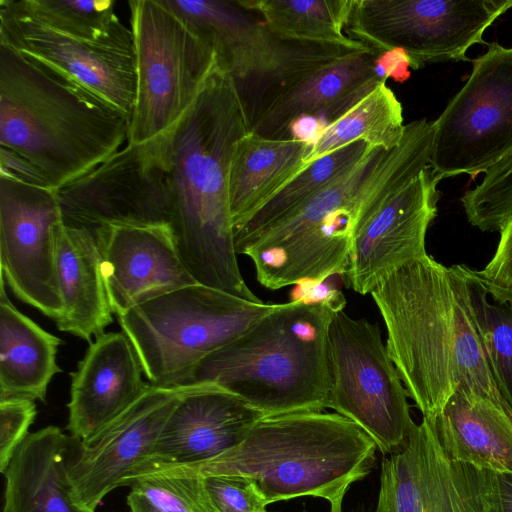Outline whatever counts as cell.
<instances>
[{
	"instance_id": "obj_1",
	"label": "cell",
	"mask_w": 512,
	"mask_h": 512,
	"mask_svg": "<svg viewBox=\"0 0 512 512\" xmlns=\"http://www.w3.org/2000/svg\"><path fill=\"white\" fill-rule=\"evenodd\" d=\"M250 124L231 75L215 58L195 101L162 136L175 247L203 285L262 302L239 270L228 181L236 143Z\"/></svg>"
},
{
	"instance_id": "obj_2",
	"label": "cell",
	"mask_w": 512,
	"mask_h": 512,
	"mask_svg": "<svg viewBox=\"0 0 512 512\" xmlns=\"http://www.w3.org/2000/svg\"><path fill=\"white\" fill-rule=\"evenodd\" d=\"M369 294L385 323L388 355L423 417L439 415L456 391L508 403L452 266L426 254L385 275Z\"/></svg>"
},
{
	"instance_id": "obj_3",
	"label": "cell",
	"mask_w": 512,
	"mask_h": 512,
	"mask_svg": "<svg viewBox=\"0 0 512 512\" xmlns=\"http://www.w3.org/2000/svg\"><path fill=\"white\" fill-rule=\"evenodd\" d=\"M129 119L0 43V149L56 191L119 151Z\"/></svg>"
},
{
	"instance_id": "obj_4",
	"label": "cell",
	"mask_w": 512,
	"mask_h": 512,
	"mask_svg": "<svg viewBox=\"0 0 512 512\" xmlns=\"http://www.w3.org/2000/svg\"><path fill=\"white\" fill-rule=\"evenodd\" d=\"M376 449L374 440L348 418L301 411L261 418L237 446L216 458L152 474L240 476L254 483L268 505L304 496L331 503L371 472Z\"/></svg>"
},
{
	"instance_id": "obj_5",
	"label": "cell",
	"mask_w": 512,
	"mask_h": 512,
	"mask_svg": "<svg viewBox=\"0 0 512 512\" xmlns=\"http://www.w3.org/2000/svg\"><path fill=\"white\" fill-rule=\"evenodd\" d=\"M337 311L324 302L276 304L201 360L184 386L216 385L264 416L322 411L331 384L328 329Z\"/></svg>"
},
{
	"instance_id": "obj_6",
	"label": "cell",
	"mask_w": 512,
	"mask_h": 512,
	"mask_svg": "<svg viewBox=\"0 0 512 512\" xmlns=\"http://www.w3.org/2000/svg\"><path fill=\"white\" fill-rule=\"evenodd\" d=\"M213 48L235 83L250 129L265 108L306 75L365 46L282 36L241 0H164Z\"/></svg>"
},
{
	"instance_id": "obj_7",
	"label": "cell",
	"mask_w": 512,
	"mask_h": 512,
	"mask_svg": "<svg viewBox=\"0 0 512 512\" xmlns=\"http://www.w3.org/2000/svg\"><path fill=\"white\" fill-rule=\"evenodd\" d=\"M386 152L370 146L335 181L237 250L252 260L262 286L277 290L345 274L359 209Z\"/></svg>"
},
{
	"instance_id": "obj_8",
	"label": "cell",
	"mask_w": 512,
	"mask_h": 512,
	"mask_svg": "<svg viewBox=\"0 0 512 512\" xmlns=\"http://www.w3.org/2000/svg\"><path fill=\"white\" fill-rule=\"evenodd\" d=\"M276 304L251 302L195 283L117 316L151 385L184 386L197 364L230 343Z\"/></svg>"
},
{
	"instance_id": "obj_9",
	"label": "cell",
	"mask_w": 512,
	"mask_h": 512,
	"mask_svg": "<svg viewBox=\"0 0 512 512\" xmlns=\"http://www.w3.org/2000/svg\"><path fill=\"white\" fill-rule=\"evenodd\" d=\"M136 68L128 144L164 136L195 101L212 65V46L164 0H130Z\"/></svg>"
},
{
	"instance_id": "obj_10",
	"label": "cell",
	"mask_w": 512,
	"mask_h": 512,
	"mask_svg": "<svg viewBox=\"0 0 512 512\" xmlns=\"http://www.w3.org/2000/svg\"><path fill=\"white\" fill-rule=\"evenodd\" d=\"M512 0H352L345 31L376 54L402 51L413 69L471 61L467 51Z\"/></svg>"
},
{
	"instance_id": "obj_11",
	"label": "cell",
	"mask_w": 512,
	"mask_h": 512,
	"mask_svg": "<svg viewBox=\"0 0 512 512\" xmlns=\"http://www.w3.org/2000/svg\"><path fill=\"white\" fill-rule=\"evenodd\" d=\"M328 347V408L356 423L384 456L402 449L417 424L378 324L337 311L329 325Z\"/></svg>"
},
{
	"instance_id": "obj_12",
	"label": "cell",
	"mask_w": 512,
	"mask_h": 512,
	"mask_svg": "<svg viewBox=\"0 0 512 512\" xmlns=\"http://www.w3.org/2000/svg\"><path fill=\"white\" fill-rule=\"evenodd\" d=\"M487 47L471 60L467 81L432 122L430 167L441 180L475 178L512 151V47Z\"/></svg>"
},
{
	"instance_id": "obj_13",
	"label": "cell",
	"mask_w": 512,
	"mask_h": 512,
	"mask_svg": "<svg viewBox=\"0 0 512 512\" xmlns=\"http://www.w3.org/2000/svg\"><path fill=\"white\" fill-rule=\"evenodd\" d=\"M62 221L75 227L169 226L171 195L162 137L128 144L54 191Z\"/></svg>"
},
{
	"instance_id": "obj_14",
	"label": "cell",
	"mask_w": 512,
	"mask_h": 512,
	"mask_svg": "<svg viewBox=\"0 0 512 512\" xmlns=\"http://www.w3.org/2000/svg\"><path fill=\"white\" fill-rule=\"evenodd\" d=\"M0 43L85 89L129 120L136 92L131 29L86 41L59 33L0 1ZM130 122V121H129Z\"/></svg>"
},
{
	"instance_id": "obj_15",
	"label": "cell",
	"mask_w": 512,
	"mask_h": 512,
	"mask_svg": "<svg viewBox=\"0 0 512 512\" xmlns=\"http://www.w3.org/2000/svg\"><path fill=\"white\" fill-rule=\"evenodd\" d=\"M375 512H494L492 472L451 459L423 417L402 449L383 457Z\"/></svg>"
},
{
	"instance_id": "obj_16",
	"label": "cell",
	"mask_w": 512,
	"mask_h": 512,
	"mask_svg": "<svg viewBox=\"0 0 512 512\" xmlns=\"http://www.w3.org/2000/svg\"><path fill=\"white\" fill-rule=\"evenodd\" d=\"M62 223L54 191L0 174L1 277L54 321L63 314L56 266Z\"/></svg>"
},
{
	"instance_id": "obj_17",
	"label": "cell",
	"mask_w": 512,
	"mask_h": 512,
	"mask_svg": "<svg viewBox=\"0 0 512 512\" xmlns=\"http://www.w3.org/2000/svg\"><path fill=\"white\" fill-rule=\"evenodd\" d=\"M440 181L429 165L384 197L363 201L342 276L348 288L369 294L385 275L427 254L426 234L437 215Z\"/></svg>"
},
{
	"instance_id": "obj_18",
	"label": "cell",
	"mask_w": 512,
	"mask_h": 512,
	"mask_svg": "<svg viewBox=\"0 0 512 512\" xmlns=\"http://www.w3.org/2000/svg\"><path fill=\"white\" fill-rule=\"evenodd\" d=\"M192 386L149 384L131 406L92 436L68 437L66 472L74 498L82 507L95 511L148 457L167 419Z\"/></svg>"
},
{
	"instance_id": "obj_19",
	"label": "cell",
	"mask_w": 512,
	"mask_h": 512,
	"mask_svg": "<svg viewBox=\"0 0 512 512\" xmlns=\"http://www.w3.org/2000/svg\"><path fill=\"white\" fill-rule=\"evenodd\" d=\"M262 413L213 384L193 385L167 419L148 457L121 486L169 468L202 463L231 450Z\"/></svg>"
},
{
	"instance_id": "obj_20",
	"label": "cell",
	"mask_w": 512,
	"mask_h": 512,
	"mask_svg": "<svg viewBox=\"0 0 512 512\" xmlns=\"http://www.w3.org/2000/svg\"><path fill=\"white\" fill-rule=\"evenodd\" d=\"M112 313L198 283L175 247L169 226H105L93 230Z\"/></svg>"
},
{
	"instance_id": "obj_21",
	"label": "cell",
	"mask_w": 512,
	"mask_h": 512,
	"mask_svg": "<svg viewBox=\"0 0 512 512\" xmlns=\"http://www.w3.org/2000/svg\"><path fill=\"white\" fill-rule=\"evenodd\" d=\"M371 49L341 57L306 75L282 91L261 113L250 131L284 138L300 118L333 122L379 82L394 75Z\"/></svg>"
},
{
	"instance_id": "obj_22",
	"label": "cell",
	"mask_w": 512,
	"mask_h": 512,
	"mask_svg": "<svg viewBox=\"0 0 512 512\" xmlns=\"http://www.w3.org/2000/svg\"><path fill=\"white\" fill-rule=\"evenodd\" d=\"M142 367L128 337L104 333L90 343L71 373L67 430L85 439L109 424L147 389Z\"/></svg>"
},
{
	"instance_id": "obj_23",
	"label": "cell",
	"mask_w": 512,
	"mask_h": 512,
	"mask_svg": "<svg viewBox=\"0 0 512 512\" xmlns=\"http://www.w3.org/2000/svg\"><path fill=\"white\" fill-rule=\"evenodd\" d=\"M68 436L48 426L30 433L4 471L3 512H94L74 498L65 457Z\"/></svg>"
},
{
	"instance_id": "obj_24",
	"label": "cell",
	"mask_w": 512,
	"mask_h": 512,
	"mask_svg": "<svg viewBox=\"0 0 512 512\" xmlns=\"http://www.w3.org/2000/svg\"><path fill=\"white\" fill-rule=\"evenodd\" d=\"M57 278L63 314L59 330L92 343L113 321L95 233L62 223L57 242Z\"/></svg>"
},
{
	"instance_id": "obj_25",
	"label": "cell",
	"mask_w": 512,
	"mask_h": 512,
	"mask_svg": "<svg viewBox=\"0 0 512 512\" xmlns=\"http://www.w3.org/2000/svg\"><path fill=\"white\" fill-rule=\"evenodd\" d=\"M431 420L451 459L494 473L512 474V407L508 403L456 391Z\"/></svg>"
},
{
	"instance_id": "obj_26",
	"label": "cell",
	"mask_w": 512,
	"mask_h": 512,
	"mask_svg": "<svg viewBox=\"0 0 512 512\" xmlns=\"http://www.w3.org/2000/svg\"><path fill=\"white\" fill-rule=\"evenodd\" d=\"M310 145L297 136L268 138L251 131L238 140L228 181L233 229L307 165Z\"/></svg>"
},
{
	"instance_id": "obj_27",
	"label": "cell",
	"mask_w": 512,
	"mask_h": 512,
	"mask_svg": "<svg viewBox=\"0 0 512 512\" xmlns=\"http://www.w3.org/2000/svg\"><path fill=\"white\" fill-rule=\"evenodd\" d=\"M61 339L18 311L0 291V400L45 401L48 385L61 372L56 355Z\"/></svg>"
},
{
	"instance_id": "obj_28",
	"label": "cell",
	"mask_w": 512,
	"mask_h": 512,
	"mask_svg": "<svg viewBox=\"0 0 512 512\" xmlns=\"http://www.w3.org/2000/svg\"><path fill=\"white\" fill-rule=\"evenodd\" d=\"M452 267L461 281L495 383L512 407V287L465 264Z\"/></svg>"
},
{
	"instance_id": "obj_29",
	"label": "cell",
	"mask_w": 512,
	"mask_h": 512,
	"mask_svg": "<svg viewBox=\"0 0 512 512\" xmlns=\"http://www.w3.org/2000/svg\"><path fill=\"white\" fill-rule=\"evenodd\" d=\"M405 126L401 102L386 80L381 81L323 129L311 142L305 163L354 141L389 152L401 143Z\"/></svg>"
},
{
	"instance_id": "obj_30",
	"label": "cell",
	"mask_w": 512,
	"mask_h": 512,
	"mask_svg": "<svg viewBox=\"0 0 512 512\" xmlns=\"http://www.w3.org/2000/svg\"><path fill=\"white\" fill-rule=\"evenodd\" d=\"M369 147L364 141H354L308 163L234 229L236 253L262 230L307 202L354 166Z\"/></svg>"
},
{
	"instance_id": "obj_31",
	"label": "cell",
	"mask_w": 512,
	"mask_h": 512,
	"mask_svg": "<svg viewBox=\"0 0 512 512\" xmlns=\"http://www.w3.org/2000/svg\"><path fill=\"white\" fill-rule=\"evenodd\" d=\"M276 33L292 38L344 42L352 0H241Z\"/></svg>"
},
{
	"instance_id": "obj_32",
	"label": "cell",
	"mask_w": 512,
	"mask_h": 512,
	"mask_svg": "<svg viewBox=\"0 0 512 512\" xmlns=\"http://www.w3.org/2000/svg\"><path fill=\"white\" fill-rule=\"evenodd\" d=\"M19 12L64 35L100 41L126 26L115 12V1L9 0Z\"/></svg>"
},
{
	"instance_id": "obj_33",
	"label": "cell",
	"mask_w": 512,
	"mask_h": 512,
	"mask_svg": "<svg viewBox=\"0 0 512 512\" xmlns=\"http://www.w3.org/2000/svg\"><path fill=\"white\" fill-rule=\"evenodd\" d=\"M129 486L131 512H213L200 478L150 474Z\"/></svg>"
},
{
	"instance_id": "obj_34",
	"label": "cell",
	"mask_w": 512,
	"mask_h": 512,
	"mask_svg": "<svg viewBox=\"0 0 512 512\" xmlns=\"http://www.w3.org/2000/svg\"><path fill=\"white\" fill-rule=\"evenodd\" d=\"M461 203L469 223L481 231H500L512 219V151L464 193Z\"/></svg>"
},
{
	"instance_id": "obj_35",
	"label": "cell",
	"mask_w": 512,
	"mask_h": 512,
	"mask_svg": "<svg viewBox=\"0 0 512 512\" xmlns=\"http://www.w3.org/2000/svg\"><path fill=\"white\" fill-rule=\"evenodd\" d=\"M200 479L213 512H267L268 503L247 478L212 475Z\"/></svg>"
},
{
	"instance_id": "obj_36",
	"label": "cell",
	"mask_w": 512,
	"mask_h": 512,
	"mask_svg": "<svg viewBox=\"0 0 512 512\" xmlns=\"http://www.w3.org/2000/svg\"><path fill=\"white\" fill-rule=\"evenodd\" d=\"M36 413V404L32 399L0 400V472L4 473L16 449L29 434L28 428Z\"/></svg>"
},
{
	"instance_id": "obj_37",
	"label": "cell",
	"mask_w": 512,
	"mask_h": 512,
	"mask_svg": "<svg viewBox=\"0 0 512 512\" xmlns=\"http://www.w3.org/2000/svg\"><path fill=\"white\" fill-rule=\"evenodd\" d=\"M499 232L497 249L481 271L492 281L512 287V219Z\"/></svg>"
},
{
	"instance_id": "obj_38",
	"label": "cell",
	"mask_w": 512,
	"mask_h": 512,
	"mask_svg": "<svg viewBox=\"0 0 512 512\" xmlns=\"http://www.w3.org/2000/svg\"><path fill=\"white\" fill-rule=\"evenodd\" d=\"M494 512H512V474L494 473Z\"/></svg>"
},
{
	"instance_id": "obj_39",
	"label": "cell",
	"mask_w": 512,
	"mask_h": 512,
	"mask_svg": "<svg viewBox=\"0 0 512 512\" xmlns=\"http://www.w3.org/2000/svg\"><path fill=\"white\" fill-rule=\"evenodd\" d=\"M342 500L343 498H338L330 503V511L329 512H342Z\"/></svg>"
},
{
	"instance_id": "obj_40",
	"label": "cell",
	"mask_w": 512,
	"mask_h": 512,
	"mask_svg": "<svg viewBox=\"0 0 512 512\" xmlns=\"http://www.w3.org/2000/svg\"><path fill=\"white\" fill-rule=\"evenodd\" d=\"M351 512H370V510L368 508H366L365 505L359 504Z\"/></svg>"
}]
</instances>
